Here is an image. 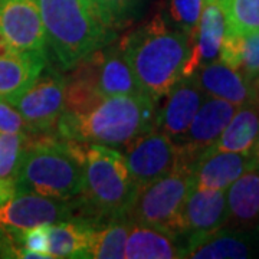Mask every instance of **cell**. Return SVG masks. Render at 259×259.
Here are the masks:
<instances>
[{
    "mask_svg": "<svg viewBox=\"0 0 259 259\" xmlns=\"http://www.w3.org/2000/svg\"><path fill=\"white\" fill-rule=\"evenodd\" d=\"M124 258L127 259H179L185 258V246L176 236L167 232L130 222Z\"/></svg>",
    "mask_w": 259,
    "mask_h": 259,
    "instance_id": "20",
    "label": "cell"
},
{
    "mask_svg": "<svg viewBox=\"0 0 259 259\" xmlns=\"http://www.w3.org/2000/svg\"><path fill=\"white\" fill-rule=\"evenodd\" d=\"M229 221L239 226L259 223V168L253 167L226 189Z\"/></svg>",
    "mask_w": 259,
    "mask_h": 259,
    "instance_id": "23",
    "label": "cell"
},
{
    "mask_svg": "<svg viewBox=\"0 0 259 259\" xmlns=\"http://www.w3.org/2000/svg\"><path fill=\"white\" fill-rule=\"evenodd\" d=\"M228 30L249 33L259 30V0H223Z\"/></svg>",
    "mask_w": 259,
    "mask_h": 259,
    "instance_id": "27",
    "label": "cell"
},
{
    "mask_svg": "<svg viewBox=\"0 0 259 259\" xmlns=\"http://www.w3.org/2000/svg\"><path fill=\"white\" fill-rule=\"evenodd\" d=\"M250 157L253 160V163H255V166L259 168V136L256 141H255V146L252 148V151H250Z\"/></svg>",
    "mask_w": 259,
    "mask_h": 259,
    "instance_id": "33",
    "label": "cell"
},
{
    "mask_svg": "<svg viewBox=\"0 0 259 259\" xmlns=\"http://www.w3.org/2000/svg\"><path fill=\"white\" fill-rule=\"evenodd\" d=\"M29 139L16 177L18 190L71 200L82 190L83 144L59 136L37 134Z\"/></svg>",
    "mask_w": 259,
    "mask_h": 259,
    "instance_id": "3",
    "label": "cell"
},
{
    "mask_svg": "<svg viewBox=\"0 0 259 259\" xmlns=\"http://www.w3.org/2000/svg\"><path fill=\"white\" fill-rule=\"evenodd\" d=\"M259 232L218 229L210 233L187 238L185 258L193 259H245L256 253Z\"/></svg>",
    "mask_w": 259,
    "mask_h": 259,
    "instance_id": "14",
    "label": "cell"
},
{
    "mask_svg": "<svg viewBox=\"0 0 259 259\" xmlns=\"http://www.w3.org/2000/svg\"><path fill=\"white\" fill-rule=\"evenodd\" d=\"M250 154L206 150L192 166L193 186L197 189L226 190L245 171L253 168Z\"/></svg>",
    "mask_w": 259,
    "mask_h": 259,
    "instance_id": "16",
    "label": "cell"
},
{
    "mask_svg": "<svg viewBox=\"0 0 259 259\" xmlns=\"http://www.w3.org/2000/svg\"><path fill=\"white\" fill-rule=\"evenodd\" d=\"M219 59L236 69L259 94V30L236 33L228 30Z\"/></svg>",
    "mask_w": 259,
    "mask_h": 259,
    "instance_id": "21",
    "label": "cell"
},
{
    "mask_svg": "<svg viewBox=\"0 0 259 259\" xmlns=\"http://www.w3.org/2000/svg\"><path fill=\"white\" fill-rule=\"evenodd\" d=\"M69 200L18 190L0 204V231L19 233L30 228L71 221Z\"/></svg>",
    "mask_w": 259,
    "mask_h": 259,
    "instance_id": "9",
    "label": "cell"
},
{
    "mask_svg": "<svg viewBox=\"0 0 259 259\" xmlns=\"http://www.w3.org/2000/svg\"><path fill=\"white\" fill-rule=\"evenodd\" d=\"M30 134H0V180L16 182Z\"/></svg>",
    "mask_w": 259,
    "mask_h": 259,
    "instance_id": "26",
    "label": "cell"
},
{
    "mask_svg": "<svg viewBox=\"0 0 259 259\" xmlns=\"http://www.w3.org/2000/svg\"><path fill=\"white\" fill-rule=\"evenodd\" d=\"M91 226L83 219L48 225L51 258H87Z\"/></svg>",
    "mask_w": 259,
    "mask_h": 259,
    "instance_id": "24",
    "label": "cell"
},
{
    "mask_svg": "<svg viewBox=\"0 0 259 259\" xmlns=\"http://www.w3.org/2000/svg\"><path fill=\"white\" fill-rule=\"evenodd\" d=\"M120 45L140 90L156 102L183 76L190 54V36L182 30H168L160 16Z\"/></svg>",
    "mask_w": 259,
    "mask_h": 259,
    "instance_id": "2",
    "label": "cell"
},
{
    "mask_svg": "<svg viewBox=\"0 0 259 259\" xmlns=\"http://www.w3.org/2000/svg\"><path fill=\"white\" fill-rule=\"evenodd\" d=\"M157 102L146 94L115 95L98 101L81 114L64 112L56 124V136L83 146L121 147L154 128Z\"/></svg>",
    "mask_w": 259,
    "mask_h": 259,
    "instance_id": "1",
    "label": "cell"
},
{
    "mask_svg": "<svg viewBox=\"0 0 259 259\" xmlns=\"http://www.w3.org/2000/svg\"><path fill=\"white\" fill-rule=\"evenodd\" d=\"M194 78L206 95L216 97L238 107L259 102L258 90L252 87L236 69L221 59L196 71Z\"/></svg>",
    "mask_w": 259,
    "mask_h": 259,
    "instance_id": "18",
    "label": "cell"
},
{
    "mask_svg": "<svg viewBox=\"0 0 259 259\" xmlns=\"http://www.w3.org/2000/svg\"><path fill=\"white\" fill-rule=\"evenodd\" d=\"M206 97L194 75L182 76L164 97L166 101L161 110H157L154 128L179 141L185 136Z\"/></svg>",
    "mask_w": 259,
    "mask_h": 259,
    "instance_id": "13",
    "label": "cell"
},
{
    "mask_svg": "<svg viewBox=\"0 0 259 259\" xmlns=\"http://www.w3.org/2000/svg\"><path fill=\"white\" fill-rule=\"evenodd\" d=\"M124 147L122 154L137 187L183 167L176 141L156 128L131 140Z\"/></svg>",
    "mask_w": 259,
    "mask_h": 259,
    "instance_id": "8",
    "label": "cell"
},
{
    "mask_svg": "<svg viewBox=\"0 0 259 259\" xmlns=\"http://www.w3.org/2000/svg\"><path fill=\"white\" fill-rule=\"evenodd\" d=\"M47 66V55L9 51L0 55V100L10 104L28 90Z\"/></svg>",
    "mask_w": 259,
    "mask_h": 259,
    "instance_id": "19",
    "label": "cell"
},
{
    "mask_svg": "<svg viewBox=\"0 0 259 259\" xmlns=\"http://www.w3.org/2000/svg\"><path fill=\"white\" fill-rule=\"evenodd\" d=\"M0 134H30L16 107L5 100H0Z\"/></svg>",
    "mask_w": 259,
    "mask_h": 259,
    "instance_id": "31",
    "label": "cell"
},
{
    "mask_svg": "<svg viewBox=\"0 0 259 259\" xmlns=\"http://www.w3.org/2000/svg\"><path fill=\"white\" fill-rule=\"evenodd\" d=\"M229 221L226 190L194 187L186 199L180 226L182 235H203L223 228Z\"/></svg>",
    "mask_w": 259,
    "mask_h": 259,
    "instance_id": "15",
    "label": "cell"
},
{
    "mask_svg": "<svg viewBox=\"0 0 259 259\" xmlns=\"http://www.w3.org/2000/svg\"><path fill=\"white\" fill-rule=\"evenodd\" d=\"M259 136V102L246 104L233 114L221 137L207 150L250 154Z\"/></svg>",
    "mask_w": 259,
    "mask_h": 259,
    "instance_id": "22",
    "label": "cell"
},
{
    "mask_svg": "<svg viewBox=\"0 0 259 259\" xmlns=\"http://www.w3.org/2000/svg\"><path fill=\"white\" fill-rule=\"evenodd\" d=\"M37 2L47 42L65 71L72 69L115 37V32L105 25L93 0Z\"/></svg>",
    "mask_w": 259,
    "mask_h": 259,
    "instance_id": "4",
    "label": "cell"
},
{
    "mask_svg": "<svg viewBox=\"0 0 259 259\" xmlns=\"http://www.w3.org/2000/svg\"><path fill=\"white\" fill-rule=\"evenodd\" d=\"M18 192L16 182L10 180H0V204L5 203L13 194Z\"/></svg>",
    "mask_w": 259,
    "mask_h": 259,
    "instance_id": "32",
    "label": "cell"
},
{
    "mask_svg": "<svg viewBox=\"0 0 259 259\" xmlns=\"http://www.w3.org/2000/svg\"><path fill=\"white\" fill-rule=\"evenodd\" d=\"M0 39L16 52L47 55L37 0H0Z\"/></svg>",
    "mask_w": 259,
    "mask_h": 259,
    "instance_id": "10",
    "label": "cell"
},
{
    "mask_svg": "<svg viewBox=\"0 0 259 259\" xmlns=\"http://www.w3.org/2000/svg\"><path fill=\"white\" fill-rule=\"evenodd\" d=\"M12 104L30 134L54 133L65 110V79L55 69L44 68L36 81Z\"/></svg>",
    "mask_w": 259,
    "mask_h": 259,
    "instance_id": "7",
    "label": "cell"
},
{
    "mask_svg": "<svg viewBox=\"0 0 259 259\" xmlns=\"http://www.w3.org/2000/svg\"><path fill=\"white\" fill-rule=\"evenodd\" d=\"M130 221L125 218L108 221L101 228L91 226L87 258L122 259L128 236Z\"/></svg>",
    "mask_w": 259,
    "mask_h": 259,
    "instance_id": "25",
    "label": "cell"
},
{
    "mask_svg": "<svg viewBox=\"0 0 259 259\" xmlns=\"http://www.w3.org/2000/svg\"><path fill=\"white\" fill-rule=\"evenodd\" d=\"M16 236L20 245V248L15 250L16 256L35 259L51 258L48 250V225L19 232Z\"/></svg>",
    "mask_w": 259,
    "mask_h": 259,
    "instance_id": "28",
    "label": "cell"
},
{
    "mask_svg": "<svg viewBox=\"0 0 259 259\" xmlns=\"http://www.w3.org/2000/svg\"><path fill=\"white\" fill-rule=\"evenodd\" d=\"M105 25L112 30L130 18L137 0H93Z\"/></svg>",
    "mask_w": 259,
    "mask_h": 259,
    "instance_id": "30",
    "label": "cell"
},
{
    "mask_svg": "<svg viewBox=\"0 0 259 259\" xmlns=\"http://www.w3.org/2000/svg\"><path fill=\"white\" fill-rule=\"evenodd\" d=\"M95 85L101 97L143 94L121 45H107L93 54Z\"/></svg>",
    "mask_w": 259,
    "mask_h": 259,
    "instance_id": "17",
    "label": "cell"
},
{
    "mask_svg": "<svg viewBox=\"0 0 259 259\" xmlns=\"http://www.w3.org/2000/svg\"><path fill=\"white\" fill-rule=\"evenodd\" d=\"M204 0H170V15L177 28L192 36L200 20Z\"/></svg>",
    "mask_w": 259,
    "mask_h": 259,
    "instance_id": "29",
    "label": "cell"
},
{
    "mask_svg": "<svg viewBox=\"0 0 259 259\" xmlns=\"http://www.w3.org/2000/svg\"><path fill=\"white\" fill-rule=\"evenodd\" d=\"M238 108V105L216 97L204 98L185 136L176 141L182 166L192 170L194 161L221 137Z\"/></svg>",
    "mask_w": 259,
    "mask_h": 259,
    "instance_id": "11",
    "label": "cell"
},
{
    "mask_svg": "<svg viewBox=\"0 0 259 259\" xmlns=\"http://www.w3.org/2000/svg\"><path fill=\"white\" fill-rule=\"evenodd\" d=\"M226 32L228 19L223 0H204L200 20L190 36V54L183 69V76L194 74L204 65L219 59Z\"/></svg>",
    "mask_w": 259,
    "mask_h": 259,
    "instance_id": "12",
    "label": "cell"
},
{
    "mask_svg": "<svg viewBox=\"0 0 259 259\" xmlns=\"http://www.w3.org/2000/svg\"><path fill=\"white\" fill-rule=\"evenodd\" d=\"M137 192L124 154L114 147L88 144L81 204L95 218H125ZM127 219V218H125Z\"/></svg>",
    "mask_w": 259,
    "mask_h": 259,
    "instance_id": "5",
    "label": "cell"
},
{
    "mask_svg": "<svg viewBox=\"0 0 259 259\" xmlns=\"http://www.w3.org/2000/svg\"><path fill=\"white\" fill-rule=\"evenodd\" d=\"M192 189V170L179 167L167 176L137 187L125 218L130 222L153 226L177 238L182 235V209Z\"/></svg>",
    "mask_w": 259,
    "mask_h": 259,
    "instance_id": "6",
    "label": "cell"
}]
</instances>
